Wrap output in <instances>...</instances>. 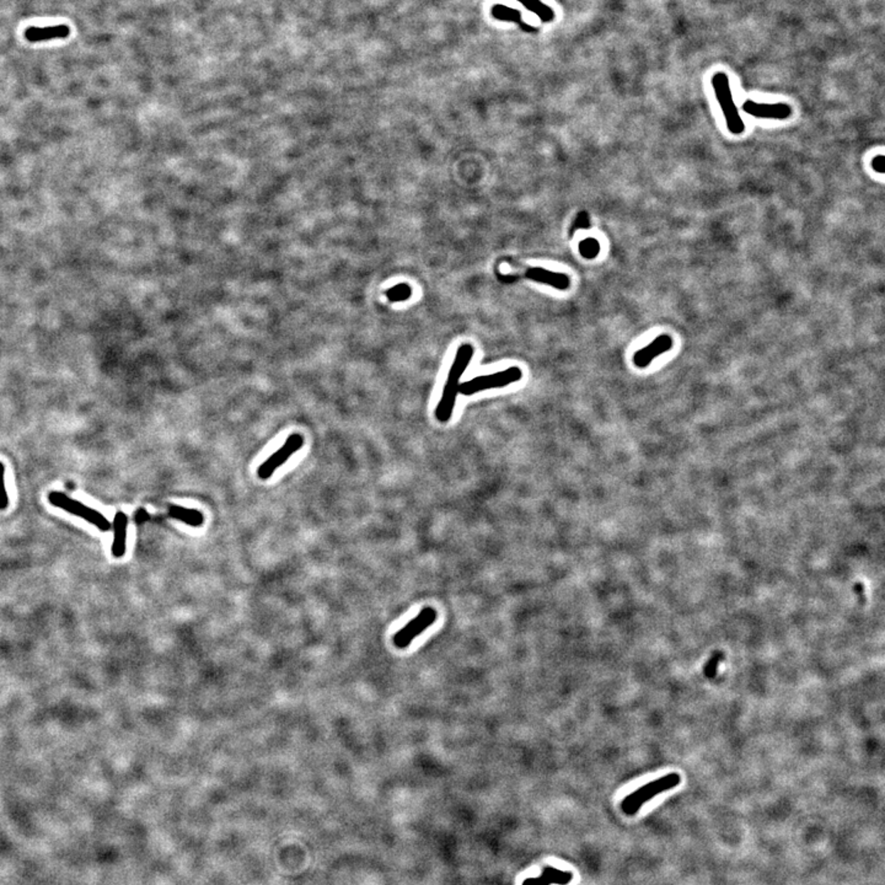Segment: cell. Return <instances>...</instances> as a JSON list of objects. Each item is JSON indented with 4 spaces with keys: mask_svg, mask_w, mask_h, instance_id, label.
<instances>
[{
    "mask_svg": "<svg viewBox=\"0 0 885 885\" xmlns=\"http://www.w3.org/2000/svg\"><path fill=\"white\" fill-rule=\"evenodd\" d=\"M473 353V347L470 343H463L455 354L454 362L450 367L439 404L436 409V418L441 423L449 422L450 418L453 417L460 389V379L466 372Z\"/></svg>",
    "mask_w": 885,
    "mask_h": 885,
    "instance_id": "cell-1",
    "label": "cell"
},
{
    "mask_svg": "<svg viewBox=\"0 0 885 885\" xmlns=\"http://www.w3.org/2000/svg\"><path fill=\"white\" fill-rule=\"evenodd\" d=\"M712 87L714 96L722 109L728 131L736 136L743 134L745 131V123L734 102L729 77L724 72H718L714 74L712 77Z\"/></svg>",
    "mask_w": 885,
    "mask_h": 885,
    "instance_id": "cell-2",
    "label": "cell"
},
{
    "mask_svg": "<svg viewBox=\"0 0 885 885\" xmlns=\"http://www.w3.org/2000/svg\"><path fill=\"white\" fill-rule=\"evenodd\" d=\"M681 783V776L679 773H669L665 776L657 778L654 781L648 782L645 785L640 787L638 790L632 792L631 795H626L621 802L622 812H625L628 817L635 815L640 812L642 807L647 802L652 800L655 795L664 793L667 790L675 788L677 785Z\"/></svg>",
    "mask_w": 885,
    "mask_h": 885,
    "instance_id": "cell-3",
    "label": "cell"
},
{
    "mask_svg": "<svg viewBox=\"0 0 885 885\" xmlns=\"http://www.w3.org/2000/svg\"><path fill=\"white\" fill-rule=\"evenodd\" d=\"M522 377V369L519 367H510L500 372L480 375V377H472L468 382H463V384H460L458 394L463 396H472L481 391L505 387V386L519 382Z\"/></svg>",
    "mask_w": 885,
    "mask_h": 885,
    "instance_id": "cell-4",
    "label": "cell"
},
{
    "mask_svg": "<svg viewBox=\"0 0 885 885\" xmlns=\"http://www.w3.org/2000/svg\"><path fill=\"white\" fill-rule=\"evenodd\" d=\"M48 500L52 505H55L57 508L63 509L68 513L80 517L87 522L92 524L94 527H97L101 531H109L111 529V522L106 519L104 515L97 512L96 509L90 508L82 502L70 498L67 495H64L58 490H53L48 495Z\"/></svg>",
    "mask_w": 885,
    "mask_h": 885,
    "instance_id": "cell-5",
    "label": "cell"
},
{
    "mask_svg": "<svg viewBox=\"0 0 885 885\" xmlns=\"http://www.w3.org/2000/svg\"><path fill=\"white\" fill-rule=\"evenodd\" d=\"M436 618H438V613L436 608H431V606L422 608L416 618L411 620L399 631L396 632L395 635L392 637L394 645L399 649L407 648L416 637L426 631L428 627L431 626L436 621Z\"/></svg>",
    "mask_w": 885,
    "mask_h": 885,
    "instance_id": "cell-6",
    "label": "cell"
},
{
    "mask_svg": "<svg viewBox=\"0 0 885 885\" xmlns=\"http://www.w3.org/2000/svg\"><path fill=\"white\" fill-rule=\"evenodd\" d=\"M498 279L503 283H514L519 279H530V281H537V283H545L549 286H554L559 291H566L571 286L569 278L563 274V273L551 272L547 269L540 267H527L522 274H500L498 273Z\"/></svg>",
    "mask_w": 885,
    "mask_h": 885,
    "instance_id": "cell-7",
    "label": "cell"
},
{
    "mask_svg": "<svg viewBox=\"0 0 885 885\" xmlns=\"http://www.w3.org/2000/svg\"><path fill=\"white\" fill-rule=\"evenodd\" d=\"M303 444H304V438L303 436L298 434V433L291 434L286 439V443L281 446V449H278L274 454L271 455L259 466V471H257L259 478L261 480H267V478L272 476L273 472L276 471L278 468H281V465L286 463V460L291 458V455L295 454L303 446Z\"/></svg>",
    "mask_w": 885,
    "mask_h": 885,
    "instance_id": "cell-8",
    "label": "cell"
},
{
    "mask_svg": "<svg viewBox=\"0 0 885 885\" xmlns=\"http://www.w3.org/2000/svg\"><path fill=\"white\" fill-rule=\"evenodd\" d=\"M741 109L745 114L760 119L785 121L792 116V107L787 104H760L753 100L745 101Z\"/></svg>",
    "mask_w": 885,
    "mask_h": 885,
    "instance_id": "cell-9",
    "label": "cell"
},
{
    "mask_svg": "<svg viewBox=\"0 0 885 885\" xmlns=\"http://www.w3.org/2000/svg\"><path fill=\"white\" fill-rule=\"evenodd\" d=\"M672 347V337L669 335H662V336L657 337L653 342H650L645 348L637 350L633 357V363L640 368H645L654 358H657L660 354L670 350Z\"/></svg>",
    "mask_w": 885,
    "mask_h": 885,
    "instance_id": "cell-10",
    "label": "cell"
},
{
    "mask_svg": "<svg viewBox=\"0 0 885 885\" xmlns=\"http://www.w3.org/2000/svg\"><path fill=\"white\" fill-rule=\"evenodd\" d=\"M572 871H559L557 868L546 866L537 878H527L522 885H568L573 881Z\"/></svg>",
    "mask_w": 885,
    "mask_h": 885,
    "instance_id": "cell-11",
    "label": "cell"
},
{
    "mask_svg": "<svg viewBox=\"0 0 885 885\" xmlns=\"http://www.w3.org/2000/svg\"><path fill=\"white\" fill-rule=\"evenodd\" d=\"M127 527V515L123 512H117L114 519V542H112V551H111L114 559H122L126 554Z\"/></svg>",
    "mask_w": 885,
    "mask_h": 885,
    "instance_id": "cell-12",
    "label": "cell"
},
{
    "mask_svg": "<svg viewBox=\"0 0 885 885\" xmlns=\"http://www.w3.org/2000/svg\"><path fill=\"white\" fill-rule=\"evenodd\" d=\"M70 35V28L67 25L58 26H47V28H28L25 31V37L30 42H43L65 38Z\"/></svg>",
    "mask_w": 885,
    "mask_h": 885,
    "instance_id": "cell-13",
    "label": "cell"
},
{
    "mask_svg": "<svg viewBox=\"0 0 885 885\" xmlns=\"http://www.w3.org/2000/svg\"><path fill=\"white\" fill-rule=\"evenodd\" d=\"M490 13H492V16L497 18V20L517 23V25H519V28H522V30H524V31L537 32V28L531 26V25L522 20L520 11H517V9H512V8L505 6V5H495L492 8Z\"/></svg>",
    "mask_w": 885,
    "mask_h": 885,
    "instance_id": "cell-14",
    "label": "cell"
},
{
    "mask_svg": "<svg viewBox=\"0 0 885 885\" xmlns=\"http://www.w3.org/2000/svg\"><path fill=\"white\" fill-rule=\"evenodd\" d=\"M168 514L170 517L186 522L187 525H191V527H200L203 522V515L195 509L183 508L180 505H170Z\"/></svg>",
    "mask_w": 885,
    "mask_h": 885,
    "instance_id": "cell-15",
    "label": "cell"
},
{
    "mask_svg": "<svg viewBox=\"0 0 885 885\" xmlns=\"http://www.w3.org/2000/svg\"><path fill=\"white\" fill-rule=\"evenodd\" d=\"M517 1L545 23H551L554 18V10L544 4L541 0H517Z\"/></svg>",
    "mask_w": 885,
    "mask_h": 885,
    "instance_id": "cell-16",
    "label": "cell"
},
{
    "mask_svg": "<svg viewBox=\"0 0 885 885\" xmlns=\"http://www.w3.org/2000/svg\"><path fill=\"white\" fill-rule=\"evenodd\" d=\"M411 294H412L411 288H409V284H404V283H401V284L392 286V288H390L389 291H386V296H387L389 300L392 301V303H397V301H404V300L409 299Z\"/></svg>",
    "mask_w": 885,
    "mask_h": 885,
    "instance_id": "cell-17",
    "label": "cell"
},
{
    "mask_svg": "<svg viewBox=\"0 0 885 885\" xmlns=\"http://www.w3.org/2000/svg\"><path fill=\"white\" fill-rule=\"evenodd\" d=\"M724 659V653L722 650H717L712 654V657L708 659L707 663L704 664V674L707 679H714L717 675L718 665L721 664Z\"/></svg>",
    "mask_w": 885,
    "mask_h": 885,
    "instance_id": "cell-18",
    "label": "cell"
},
{
    "mask_svg": "<svg viewBox=\"0 0 885 885\" xmlns=\"http://www.w3.org/2000/svg\"><path fill=\"white\" fill-rule=\"evenodd\" d=\"M579 252L586 259H594L600 252V245L595 239H586L579 244Z\"/></svg>",
    "mask_w": 885,
    "mask_h": 885,
    "instance_id": "cell-19",
    "label": "cell"
},
{
    "mask_svg": "<svg viewBox=\"0 0 885 885\" xmlns=\"http://www.w3.org/2000/svg\"><path fill=\"white\" fill-rule=\"evenodd\" d=\"M9 507V497L5 487L4 463H0V510H5Z\"/></svg>",
    "mask_w": 885,
    "mask_h": 885,
    "instance_id": "cell-20",
    "label": "cell"
},
{
    "mask_svg": "<svg viewBox=\"0 0 885 885\" xmlns=\"http://www.w3.org/2000/svg\"><path fill=\"white\" fill-rule=\"evenodd\" d=\"M589 227H590L589 215H588V213H586V212H581V213L576 215V220L573 222L572 227H571V230H569V236L572 237L573 234H574V232H576V230H578V229H589Z\"/></svg>",
    "mask_w": 885,
    "mask_h": 885,
    "instance_id": "cell-21",
    "label": "cell"
},
{
    "mask_svg": "<svg viewBox=\"0 0 885 885\" xmlns=\"http://www.w3.org/2000/svg\"><path fill=\"white\" fill-rule=\"evenodd\" d=\"M871 168L878 173H884V156L879 154L871 159Z\"/></svg>",
    "mask_w": 885,
    "mask_h": 885,
    "instance_id": "cell-22",
    "label": "cell"
}]
</instances>
